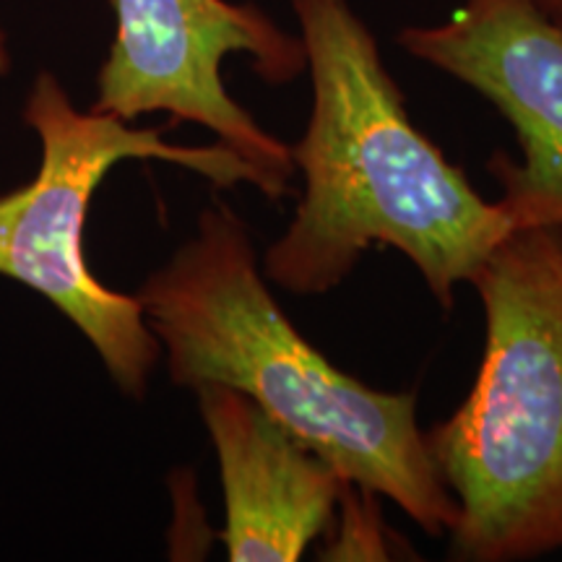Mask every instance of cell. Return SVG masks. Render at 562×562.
<instances>
[{"label":"cell","mask_w":562,"mask_h":562,"mask_svg":"<svg viewBox=\"0 0 562 562\" xmlns=\"http://www.w3.org/2000/svg\"><path fill=\"white\" fill-rule=\"evenodd\" d=\"M313 83L305 136L290 146L305 191L266 248V279L326 294L375 245L404 252L440 307L513 232L467 172L412 123L378 42L349 0H292Z\"/></svg>","instance_id":"obj_1"},{"label":"cell","mask_w":562,"mask_h":562,"mask_svg":"<svg viewBox=\"0 0 562 562\" xmlns=\"http://www.w3.org/2000/svg\"><path fill=\"white\" fill-rule=\"evenodd\" d=\"M136 300L175 385L243 391L349 484L389 497L430 537L451 533L459 503L417 425V391H375L328 362L273 300L227 203L201 211Z\"/></svg>","instance_id":"obj_2"},{"label":"cell","mask_w":562,"mask_h":562,"mask_svg":"<svg viewBox=\"0 0 562 562\" xmlns=\"http://www.w3.org/2000/svg\"><path fill=\"white\" fill-rule=\"evenodd\" d=\"M469 284L484 311L480 372L425 432L459 503L451 558H542L562 550V229H513Z\"/></svg>","instance_id":"obj_3"},{"label":"cell","mask_w":562,"mask_h":562,"mask_svg":"<svg viewBox=\"0 0 562 562\" xmlns=\"http://www.w3.org/2000/svg\"><path fill=\"white\" fill-rule=\"evenodd\" d=\"M21 121L40 144L30 182L0 195V277L50 302L97 351L125 396L144 398L161 360L157 336L136 294L110 290L91 271L87 222L97 188L128 159L178 165L216 188L240 182L263 193V180L229 146L167 144L159 128H133L121 117L79 110L53 70H40Z\"/></svg>","instance_id":"obj_4"},{"label":"cell","mask_w":562,"mask_h":562,"mask_svg":"<svg viewBox=\"0 0 562 562\" xmlns=\"http://www.w3.org/2000/svg\"><path fill=\"white\" fill-rule=\"evenodd\" d=\"M115 37L97 76L91 110L125 123L165 112L214 133L261 175L263 195L281 201L294 175L292 149L232 100L222 81L229 55H248L269 83L307 70L302 37L252 3L229 0H110Z\"/></svg>","instance_id":"obj_5"},{"label":"cell","mask_w":562,"mask_h":562,"mask_svg":"<svg viewBox=\"0 0 562 562\" xmlns=\"http://www.w3.org/2000/svg\"><path fill=\"white\" fill-rule=\"evenodd\" d=\"M398 45L480 91L516 131L524 161L490 159L495 203L513 229H562V30L524 0H463L435 26H406Z\"/></svg>","instance_id":"obj_6"},{"label":"cell","mask_w":562,"mask_h":562,"mask_svg":"<svg viewBox=\"0 0 562 562\" xmlns=\"http://www.w3.org/2000/svg\"><path fill=\"white\" fill-rule=\"evenodd\" d=\"M193 393L220 461L227 558L302 560L349 482L243 391L201 385Z\"/></svg>","instance_id":"obj_7"},{"label":"cell","mask_w":562,"mask_h":562,"mask_svg":"<svg viewBox=\"0 0 562 562\" xmlns=\"http://www.w3.org/2000/svg\"><path fill=\"white\" fill-rule=\"evenodd\" d=\"M372 492H364L355 484H347L341 492V510L344 524L339 539L331 547V560H385V542L381 531V516H378L375 505H372Z\"/></svg>","instance_id":"obj_8"},{"label":"cell","mask_w":562,"mask_h":562,"mask_svg":"<svg viewBox=\"0 0 562 562\" xmlns=\"http://www.w3.org/2000/svg\"><path fill=\"white\" fill-rule=\"evenodd\" d=\"M524 3L562 30V0H524Z\"/></svg>","instance_id":"obj_9"},{"label":"cell","mask_w":562,"mask_h":562,"mask_svg":"<svg viewBox=\"0 0 562 562\" xmlns=\"http://www.w3.org/2000/svg\"><path fill=\"white\" fill-rule=\"evenodd\" d=\"M11 70V47H9V34H5L3 21H0V79L9 76Z\"/></svg>","instance_id":"obj_10"}]
</instances>
